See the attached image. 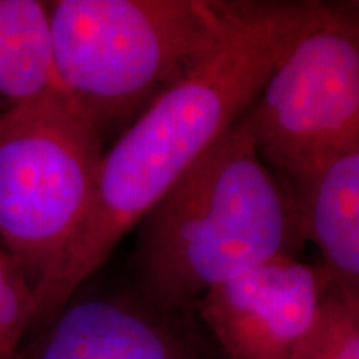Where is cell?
<instances>
[{
  "label": "cell",
  "instance_id": "ba28073f",
  "mask_svg": "<svg viewBox=\"0 0 359 359\" xmlns=\"http://www.w3.org/2000/svg\"><path fill=\"white\" fill-rule=\"evenodd\" d=\"M293 198L320 266L359 304V148L327 163Z\"/></svg>",
  "mask_w": 359,
  "mask_h": 359
},
{
  "label": "cell",
  "instance_id": "9c48e42d",
  "mask_svg": "<svg viewBox=\"0 0 359 359\" xmlns=\"http://www.w3.org/2000/svg\"><path fill=\"white\" fill-rule=\"evenodd\" d=\"M65 93L58 80L48 4L0 0V105Z\"/></svg>",
  "mask_w": 359,
  "mask_h": 359
},
{
  "label": "cell",
  "instance_id": "6da1fadb",
  "mask_svg": "<svg viewBox=\"0 0 359 359\" xmlns=\"http://www.w3.org/2000/svg\"><path fill=\"white\" fill-rule=\"evenodd\" d=\"M314 2H238L219 42L103 151L87 213L35 288L43 327L120 240L253 105L311 15Z\"/></svg>",
  "mask_w": 359,
  "mask_h": 359
},
{
  "label": "cell",
  "instance_id": "7a4b0ae2",
  "mask_svg": "<svg viewBox=\"0 0 359 359\" xmlns=\"http://www.w3.org/2000/svg\"><path fill=\"white\" fill-rule=\"evenodd\" d=\"M303 238L296 201L243 120L228 128L140 222L137 293L172 314Z\"/></svg>",
  "mask_w": 359,
  "mask_h": 359
},
{
  "label": "cell",
  "instance_id": "5b68a950",
  "mask_svg": "<svg viewBox=\"0 0 359 359\" xmlns=\"http://www.w3.org/2000/svg\"><path fill=\"white\" fill-rule=\"evenodd\" d=\"M102 156L100 133L67 93L0 111V241L35 288L77 233Z\"/></svg>",
  "mask_w": 359,
  "mask_h": 359
},
{
  "label": "cell",
  "instance_id": "52a82bcc",
  "mask_svg": "<svg viewBox=\"0 0 359 359\" xmlns=\"http://www.w3.org/2000/svg\"><path fill=\"white\" fill-rule=\"evenodd\" d=\"M15 359H196L170 314L133 294L72 299Z\"/></svg>",
  "mask_w": 359,
  "mask_h": 359
},
{
  "label": "cell",
  "instance_id": "8992f818",
  "mask_svg": "<svg viewBox=\"0 0 359 359\" xmlns=\"http://www.w3.org/2000/svg\"><path fill=\"white\" fill-rule=\"evenodd\" d=\"M330 283L320 264L280 255L208 290L196 308L226 359H304Z\"/></svg>",
  "mask_w": 359,
  "mask_h": 359
},
{
  "label": "cell",
  "instance_id": "30bf717a",
  "mask_svg": "<svg viewBox=\"0 0 359 359\" xmlns=\"http://www.w3.org/2000/svg\"><path fill=\"white\" fill-rule=\"evenodd\" d=\"M35 286L24 268L0 248V359H15L34 325Z\"/></svg>",
  "mask_w": 359,
  "mask_h": 359
},
{
  "label": "cell",
  "instance_id": "3957f363",
  "mask_svg": "<svg viewBox=\"0 0 359 359\" xmlns=\"http://www.w3.org/2000/svg\"><path fill=\"white\" fill-rule=\"evenodd\" d=\"M58 80L100 133H122L219 42L238 2L55 0Z\"/></svg>",
  "mask_w": 359,
  "mask_h": 359
},
{
  "label": "cell",
  "instance_id": "7c38bea8",
  "mask_svg": "<svg viewBox=\"0 0 359 359\" xmlns=\"http://www.w3.org/2000/svg\"><path fill=\"white\" fill-rule=\"evenodd\" d=\"M2 110H4V107H2V105H0V111H2Z\"/></svg>",
  "mask_w": 359,
  "mask_h": 359
},
{
  "label": "cell",
  "instance_id": "277c9868",
  "mask_svg": "<svg viewBox=\"0 0 359 359\" xmlns=\"http://www.w3.org/2000/svg\"><path fill=\"white\" fill-rule=\"evenodd\" d=\"M241 120L291 195L359 148V2H314Z\"/></svg>",
  "mask_w": 359,
  "mask_h": 359
},
{
  "label": "cell",
  "instance_id": "8fae6325",
  "mask_svg": "<svg viewBox=\"0 0 359 359\" xmlns=\"http://www.w3.org/2000/svg\"><path fill=\"white\" fill-rule=\"evenodd\" d=\"M304 359H359V304L333 281L320 330Z\"/></svg>",
  "mask_w": 359,
  "mask_h": 359
}]
</instances>
